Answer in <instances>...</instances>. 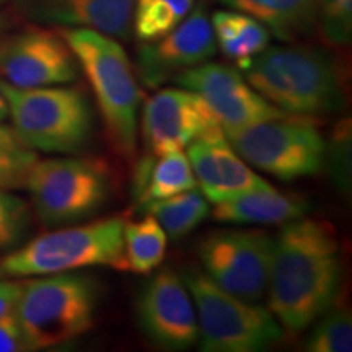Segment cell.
<instances>
[{"instance_id": "6da1fadb", "label": "cell", "mask_w": 352, "mask_h": 352, "mask_svg": "<svg viewBox=\"0 0 352 352\" xmlns=\"http://www.w3.org/2000/svg\"><path fill=\"white\" fill-rule=\"evenodd\" d=\"M340 245L329 223L297 219L284 223L272 250L270 310L283 329L300 333L315 323L338 294Z\"/></svg>"}, {"instance_id": "7a4b0ae2", "label": "cell", "mask_w": 352, "mask_h": 352, "mask_svg": "<svg viewBox=\"0 0 352 352\" xmlns=\"http://www.w3.org/2000/svg\"><path fill=\"white\" fill-rule=\"evenodd\" d=\"M239 69L263 98L292 116H321L344 104L340 72L318 47L267 46Z\"/></svg>"}, {"instance_id": "3957f363", "label": "cell", "mask_w": 352, "mask_h": 352, "mask_svg": "<svg viewBox=\"0 0 352 352\" xmlns=\"http://www.w3.org/2000/svg\"><path fill=\"white\" fill-rule=\"evenodd\" d=\"M60 34L94 90L113 147L124 158H132L142 94L131 59L116 39L96 30L63 28Z\"/></svg>"}, {"instance_id": "277c9868", "label": "cell", "mask_w": 352, "mask_h": 352, "mask_svg": "<svg viewBox=\"0 0 352 352\" xmlns=\"http://www.w3.org/2000/svg\"><path fill=\"white\" fill-rule=\"evenodd\" d=\"M19 138L44 153H78L94 138L90 101L78 87L16 88L0 80Z\"/></svg>"}, {"instance_id": "5b68a950", "label": "cell", "mask_w": 352, "mask_h": 352, "mask_svg": "<svg viewBox=\"0 0 352 352\" xmlns=\"http://www.w3.org/2000/svg\"><path fill=\"white\" fill-rule=\"evenodd\" d=\"M124 220H95L46 232L0 259L2 277H38L107 266L126 271Z\"/></svg>"}, {"instance_id": "8992f818", "label": "cell", "mask_w": 352, "mask_h": 352, "mask_svg": "<svg viewBox=\"0 0 352 352\" xmlns=\"http://www.w3.org/2000/svg\"><path fill=\"white\" fill-rule=\"evenodd\" d=\"M98 290L82 274L38 276L23 284L15 315L30 351L60 346L90 331L95 324Z\"/></svg>"}, {"instance_id": "52a82bcc", "label": "cell", "mask_w": 352, "mask_h": 352, "mask_svg": "<svg viewBox=\"0 0 352 352\" xmlns=\"http://www.w3.org/2000/svg\"><path fill=\"white\" fill-rule=\"evenodd\" d=\"M183 280L195 302L202 351L258 352L283 340L270 308L228 294L206 272H188Z\"/></svg>"}, {"instance_id": "ba28073f", "label": "cell", "mask_w": 352, "mask_h": 352, "mask_svg": "<svg viewBox=\"0 0 352 352\" xmlns=\"http://www.w3.org/2000/svg\"><path fill=\"white\" fill-rule=\"evenodd\" d=\"M25 188L43 226L59 227L90 217L107 204L111 173L98 158H38Z\"/></svg>"}, {"instance_id": "9c48e42d", "label": "cell", "mask_w": 352, "mask_h": 352, "mask_svg": "<svg viewBox=\"0 0 352 352\" xmlns=\"http://www.w3.org/2000/svg\"><path fill=\"white\" fill-rule=\"evenodd\" d=\"M223 134L246 164L283 182L316 175L327 158V144L314 118L287 116Z\"/></svg>"}, {"instance_id": "30bf717a", "label": "cell", "mask_w": 352, "mask_h": 352, "mask_svg": "<svg viewBox=\"0 0 352 352\" xmlns=\"http://www.w3.org/2000/svg\"><path fill=\"white\" fill-rule=\"evenodd\" d=\"M274 240L263 230H219L199 245L204 272L228 294L256 302L267 290Z\"/></svg>"}, {"instance_id": "8fae6325", "label": "cell", "mask_w": 352, "mask_h": 352, "mask_svg": "<svg viewBox=\"0 0 352 352\" xmlns=\"http://www.w3.org/2000/svg\"><path fill=\"white\" fill-rule=\"evenodd\" d=\"M80 65L60 32L30 26L0 39V77L16 88L67 85Z\"/></svg>"}, {"instance_id": "7c38bea8", "label": "cell", "mask_w": 352, "mask_h": 352, "mask_svg": "<svg viewBox=\"0 0 352 352\" xmlns=\"http://www.w3.org/2000/svg\"><path fill=\"white\" fill-rule=\"evenodd\" d=\"M148 155L184 151L199 139L222 135V126L206 101L186 88H164L145 101L140 121Z\"/></svg>"}, {"instance_id": "4fadbf2b", "label": "cell", "mask_w": 352, "mask_h": 352, "mask_svg": "<svg viewBox=\"0 0 352 352\" xmlns=\"http://www.w3.org/2000/svg\"><path fill=\"white\" fill-rule=\"evenodd\" d=\"M171 82L199 95L217 118L223 132L292 116L263 98L245 80L240 70L226 64L208 60L183 70L171 78Z\"/></svg>"}, {"instance_id": "5bb4252c", "label": "cell", "mask_w": 352, "mask_h": 352, "mask_svg": "<svg viewBox=\"0 0 352 352\" xmlns=\"http://www.w3.org/2000/svg\"><path fill=\"white\" fill-rule=\"evenodd\" d=\"M138 323L144 336L160 349L186 351L199 341L195 302L182 276L162 270L144 285Z\"/></svg>"}, {"instance_id": "9a60e30c", "label": "cell", "mask_w": 352, "mask_h": 352, "mask_svg": "<svg viewBox=\"0 0 352 352\" xmlns=\"http://www.w3.org/2000/svg\"><path fill=\"white\" fill-rule=\"evenodd\" d=\"M217 51L214 30L206 8L199 6L171 30L138 52L139 77L145 87L157 88L183 70L208 63Z\"/></svg>"}, {"instance_id": "2e32d148", "label": "cell", "mask_w": 352, "mask_h": 352, "mask_svg": "<svg viewBox=\"0 0 352 352\" xmlns=\"http://www.w3.org/2000/svg\"><path fill=\"white\" fill-rule=\"evenodd\" d=\"M186 148L197 188L212 204H219L253 189L272 188L233 151L226 134L195 140Z\"/></svg>"}, {"instance_id": "e0dca14e", "label": "cell", "mask_w": 352, "mask_h": 352, "mask_svg": "<svg viewBox=\"0 0 352 352\" xmlns=\"http://www.w3.org/2000/svg\"><path fill=\"white\" fill-rule=\"evenodd\" d=\"M19 7L38 23L90 28L124 39L132 30L134 0H19Z\"/></svg>"}, {"instance_id": "ac0fdd59", "label": "cell", "mask_w": 352, "mask_h": 352, "mask_svg": "<svg viewBox=\"0 0 352 352\" xmlns=\"http://www.w3.org/2000/svg\"><path fill=\"white\" fill-rule=\"evenodd\" d=\"M310 204L298 196L277 192L274 186L253 189L215 204L212 217L223 223L241 226H280L302 219Z\"/></svg>"}, {"instance_id": "d6986e66", "label": "cell", "mask_w": 352, "mask_h": 352, "mask_svg": "<svg viewBox=\"0 0 352 352\" xmlns=\"http://www.w3.org/2000/svg\"><path fill=\"white\" fill-rule=\"evenodd\" d=\"M197 188L189 158L183 151L147 155L135 168L134 202L140 209L148 202L165 199L178 192Z\"/></svg>"}, {"instance_id": "ffe728a7", "label": "cell", "mask_w": 352, "mask_h": 352, "mask_svg": "<svg viewBox=\"0 0 352 352\" xmlns=\"http://www.w3.org/2000/svg\"><path fill=\"white\" fill-rule=\"evenodd\" d=\"M232 10L246 13L283 41L307 38L316 28V0H220Z\"/></svg>"}, {"instance_id": "44dd1931", "label": "cell", "mask_w": 352, "mask_h": 352, "mask_svg": "<svg viewBox=\"0 0 352 352\" xmlns=\"http://www.w3.org/2000/svg\"><path fill=\"white\" fill-rule=\"evenodd\" d=\"M215 44L236 65L253 59L270 46L271 33L253 16L236 10H217L210 19Z\"/></svg>"}, {"instance_id": "7402d4cb", "label": "cell", "mask_w": 352, "mask_h": 352, "mask_svg": "<svg viewBox=\"0 0 352 352\" xmlns=\"http://www.w3.org/2000/svg\"><path fill=\"white\" fill-rule=\"evenodd\" d=\"M122 239L126 271L147 276L164 263L168 235L151 214H144L142 219L134 222L124 220Z\"/></svg>"}, {"instance_id": "603a6c76", "label": "cell", "mask_w": 352, "mask_h": 352, "mask_svg": "<svg viewBox=\"0 0 352 352\" xmlns=\"http://www.w3.org/2000/svg\"><path fill=\"white\" fill-rule=\"evenodd\" d=\"M138 210L151 214L164 227L170 239L179 240L195 230L208 217L209 201L199 188H192L165 199L148 202Z\"/></svg>"}, {"instance_id": "cb8c5ba5", "label": "cell", "mask_w": 352, "mask_h": 352, "mask_svg": "<svg viewBox=\"0 0 352 352\" xmlns=\"http://www.w3.org/2000/svg\"><path fill=\"white\" fill-rule=\"evenodd\" d=\"M195 8V0H134L132 30L142 43H152L175 30Z\"/></svg>"}, {"instance_id": "d4e9b609", "label": "cell", "mask_w": 352, "mask_h": 352, "mask_svg": "<svg viewBox=\"0 0 352 352\" xmlns=\"http://www.w3.org/2000/svg\"><path fill=\"white\" fill-rule=\"evenodd\" d=\"M38 153L19 138L12 126L0 122V189L25 188Z\"/></svg>"}, {"instance_id": "484cf974", "label": "cell", "mask_w": 352, "mask_h": 352, "mask_svg": "<svg viewBox=\"0 0 352 352\" xmlns=\"http://www.w3.org/2000/svg\"><path fill=\"white\" fill-rule=\"evenodd\" d=\"M305 341L308 352H351L352 318L346 308L324 311Z\"/></svg>"}, {"instance_id": "4316f807", "label": "cell", "mask_w": 352, "mask_h": 352, "mask_svg": "<svg viewBox=\"0 0 352 352\" xmlns=\"http://www.w3.org/2000/svg\"><path fill=\"white\" fill-rule=\"evenodd\" d=\"M316 26L333 46H347L352 38V0H316Z\"/></svg>"}, {"instance_id": "83f0119b", "label": "cell", "mask_w": 352, "mask_h": 352, "mask_svg": "<svg viewBox=\"0 0 352 352\" xmlns=\"http://www.w3.org/2000/svg\"><path fill=\"white\" fill-rule=\"evenodd\" d=\"M30 222L28 208L20 197L0 189V248L16 243Z\"/></svg>"}, {"instance_id": "f1b7e54d", "label": "cell", "mask_w": 352, "mask_h": 352, "mask_svg": "<svg viewBox=\"0 0 352 352\" xmlns=\"http://www.w3.org/2000/svg\"><path fill=\"white\" fill-rule=\"evenodd\" d=\"M30 351L15 311L0 316V352Z\"/></svg>"}, {"instance_id": "f546056e", "label": "cell", "mask_w": 352, "mask_h": 352, "mask_svg": "<svg viewBox=\"0 0 352 352\" xmlns=\"http://www.w3.org/2000/svg\"><path fill=\"white\" fill-rule=\"evenodd\" d=\"M23 284L13 280H0V316L15 310Z\"/></svg>"}, {"instance_id": "4dcf8cb0", "label": "cell", "mask_w": 352, "mask_h": 352, "mask_svg": "<svg viewBox=\"0 0 352 352\" xmlns=\"http://www.w3.org/2000/svg\"><path fill=\"white\" fill-rule=\"evenodd\" d=\"M8 118V107H7V101L6 96H3L2 90H0V122H3Z\"/></svg>"}, {"instance_id": "1f68e13d", "label": "cell", "mask_w": 352, "mask_h": 352, "mask_svg": "<svg viewBox=\"0 0 352 352\" xmlns=\"http://www.w3.org/2000/svg\"><path fill=\"white\" fill-rule=\"evenodd\" d=\"M0 30H2V19H0Z\"/></svg>"}]
</instances>
